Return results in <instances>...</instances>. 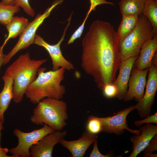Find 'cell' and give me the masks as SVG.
<instances>
[{"label": "cell", "instance_id": "cell-1", "mask_svg": "<svg viewBox=\"0 0 157 157\" xmlns=\"http://www.w3.org/2000/svg\"><path fill=\"white\" fill-rule=\"evenodd\" d=\"M116 31L110 23L97 20L82 41L81 66L101 90L113 83L121 63Z\"/></svg>", "mask_w": 157, "mask_h": 157}, {"label": "cell", "instance_id": "cell-2", "mask_svg": "<svg viewBox=\"0 0 157 157\" xmlns=\"http://www.w3.org/2000/svg\"><path fill=\"white\" fill-rule=\"evenodd\" d=\"M46 70L45 67L40 68L37 77L26 90L25 95L33 104L47 98L61 99L65 93V87L61 84L65 69L60 67L55 71Z\"/></svg>", "mask_w": 157, "mask_h": 157}, {"label": "cell", "instance_id": "cell-3", "mask_svg": "<svg viewBox=\"0 0 157 157\" xmlns=\"http://www.w3.org/2000/svg\"><path fill=\"white\" fill-rule=\"evenodd\" d=\"M47 61L46 58L31 59L29 53L26 52L7 68L5 74L11 77L13 81V99L15 103L22 102L26 88L36 79L40 67Z\"/></svg>", "mask_w": 157, "mask_h": 157}, {"label": "cell", "instance_id": "cell-4", "mask_svg": "<svg viewBox=\"0 0 157 157\" xmlns=\"http://www.w3.org/2000/svg\"><path fill=\"white\" fill-rule=\"evenodd\" d=\"M33 110L31 121L36 125H47L55 131L66 126L68 119L67 106L61 99L47 98L40 101Z\"/></svg>", "mask_w": 157, "mask_h": 157}, {"label": "cell", "instance_id": "cell-5", "mask_svg": "<svg viewBox=\"0 0 157 157\" xmlns=\"http://www.w3.org/2000/svg\"><path fill=\"white\" fill-rule=\"evenodd\" d=\"M156 35L148 19L142 14L139 15L137 24L134 30L119 43L121 62L133 56L139 55L144 44Z\"/></svg>", "mask_w": 157, "mask_h": 157}, {"label": "cell", "instance_id": "cell-6", "mask_svg": "<svg viewBox=\"0 0 157 157\" xmlns=\"http://www.w3.org/2000/svg\"><path fill=\"white\" fill-rule=\"evenodd\" d=\"M63 0H56L42 14L38 15L32 21L29 22L24 30L20 35L18 42L10 51L5 55L3 65L7 63L20 50L28 48L34 44L36 32L45 19L50 15L53 9L61 3Z\"/></svg>", "mask_w": 157, "mask_h": 157}, {"label": "cell", "instance_id": "cell-7", "mask_svg": "<svg viewBox=\"0 0 157 157\" xmlns=\"http://www.w3.org/2000/svg\"><path fill=\"white\" fill-rule=\"evenodd\" d=\"M55 131L47 125H44L42 128L29 132H24L18 129L13 131L17 138V145L9 149L12 154L10 157H30V147L47 134Z\"/></svg>", "mask_w": 157, "mask_h": 157}, {"label": "cell", "instance_id": "cell-8", "mask_svg": "<svg viewBox=\"0 0 157 157\" xmlns=\"http://www.w3.org/2000/svg\"><path fill=\"white\" fill-rule=\"evenodd\" d=\"M135 109V106L132 105L118 111L113 116L100 117L102 132L120 135L124 133V130H126L135 135L140 134L141 131L139 129H132L129 128L126 120L129 114Z\"/></svg>", "mask_w": 157, "mask_h": 157}, {"label": "cell", "instance_id": "cell-9", "mask_svg": "<svg viewBox=\"0 0 157 157\" xmlns=\"http://www.w3.org/2000/svg\"><path fill=\"white\" fill-rule=\"evenodd\" d=\"M72 14V13L68 19L67 24L64 29L61 38L56 44H50L39 35L36 34L35 35L34 44L43 47L48 52L51 59L52 70H57L60 67L64 68L65 70L69 71L74 69L73 64L64 57L60 48L62 42L64 40L66 31L70 24Z\"/></svg>", "mask_w": 157, "mask_h": 157}, {"label": "cell", "instance_id": "cell-10", "mask_svg": "<svg viewBox=\"0 0 157 157\" xmlns=\"http://www.w3.org/2000/svg\"><path fill=\"white\" fill-rule=\"evenodd\" d=\"M157 64L152 63L148 68L146 88L143 98L135 105L140 117L144 118L150 115L157 90Z\"/></svg>", "mask_w": 157, "mask_h": 157}, {"label": "cell", "instance_id": "cell-11", "mask_svg": "<svg viewBox=\"0 0 157 157\" xmlns=\"http://www.w3.org/2000/svg\"><path fill=\"white\" fill-rule=\"evenodd\" d=\"M66 130L54 131L42 138L30 149L32 157H51L55 146L67 135Z\"/></svg>", "mask_w": 157, "mask_h": 157}, {"label": "cell", "instance_id": "cell-12", "mask_svg": "<svg viewBox=\"0 0 157 157\" xmlns=\"http://www.w3.org/2000/svg\"><path fill=\"white\" fill-rule=\"evenodd\" d=\"M148 68L143 70L132 69L129 84V88L124 97L125 101L134 99L136 101L141 100L144 94V89L146 84V76Z\"/></svg>", "mask_w": 157, "mask_h": 157}, {"label": "cell", "instance_id": "cell-13", "mask_svg": "<svg viewBox=\"0 0 157 157\" xmlns=\"http://www.w3.org/2000/svg\"><path fill=\"white\" fill-rule=\"evenodd\" d=\"M138 57L139 55L133 56L121 63L118 76L113 83L117 90L116 97L120 100L124 99L126 93L131 72Z\"/></svg>", "mask_w": 157, "mask_h": 157}, {"label": "cell", "instance_id": "cell-14", "mask_svg": "<svg viewBox=\"0 0 157 157\" xmlns=\"http://www.w3.org/2000/svg\"><path fill=\"white\" fill-rule=\"evenodd\" d=\"M97 137L96 134L91 133L86 130L78 140L69 141L63 138L59 143L68 150L72 157H83L88 148L97 140Z\"/></svg>", "mask_w": 157, "mask_h": 157}, {"label": "cell", "instance_id": "cell-15", "mask_svg": "<svg viewBox=\"0 0 157 157\" xmlns=\"http://www.w3.org/2000/svg\"><path fill=\"white\" fill-rule=\"evenodd\" d=\"M139 129L141 131L140 134L135 135L130 138L133 151L129 157H136L147 146L152 137L157 134V125L151 123H146Z\"/></svg>", "mask_w": 157, "mask_h": 157}, {"label": "cell", "instance_id": "cell-16", "mask_svg": "<svg viewBox=\"0 0 157 157\" xmlns=\"http://www.w3.org/2000/svg\"><path fill=\"white\" fill-rule=\"evenodd\" d=\"M157 50V35L147 41L142 47L139 57L134 64L135 65V68L138 70H143L150 67Z\"/></svg>", "mask_w": 157, "mask_h": 157}, {"label": "cell", "instance_id": "cell-17", "mask_svg": "<svg viewBox=\"0 0 157 157\" xmlns=\"http://www.w3.org/2000/svg\"><path fill=\"white\" fill-rule=\"evenodd\" d=\"M2 79L4 85L0 93V119L4 122V113L7 110L13 98V81L11 77L5 74Z\"/></svg>", "mask_w": 157, "mask_h": 157}, {"label": "cell", "instance_id": "cell-18", "mask_svg": "<svg viewBox=\"0 0 157 157\" xmlns=\"http://www.w3.org/2000/svg\"><path fill=\"white\" fill-rule=\"evenodd\" d=\"M28 19L23 17H13L11 22L6 25L8 35L1 47L3 48L8 40L20 35L29 23Z\"/></svg>", "mask_w": 157, "mask_h": 157}, {"label": "cell", "instance_id": "cell-19", "mask_svg": "<svg viewBox=\"0 0 157 157\" xmlns=\"http://www.w3.org/2000/svg\"><path fill=\"white\" fill-rule=\"evenodd\" d=\"M146 0H121L118 3L122 15L139 16L142 14Z\"/></svg>", "mask_w": 157, "mask_h": 157}, {"label": "cell", "instance_id": "cell-20", "mask_svg": "<svg viewBox=\"0 0 157 157\" xmlns=\"http://www.w3.org/2000/svg\"><path fill=\"white\" fill-rule=\"evenodd\" d=\"M138 16L122 15L121 22L116 31L119 43L134 30L137 23Z\"/></svg>", "mask_w": 157, "mask_h": 157}, {"label": "cell", "instance_id": "cell-21", "mask_svg": "<svg viewBox=\"0 0 157 157\" xmlns=\"http://www.w3.org/2000/svg\"><path fill=\"white\" fill-rule=\"evenodd\" d=\"M142 14L149 20L157 35V0H146Z\"/></svg>", "mask_w": 157, "mask_h": 157}, {"label": "cell", "instance_id": "cell-22", "mask_svg": "<svg viewBox=\"0 0 157 157\" xmlns=\"http://www.w3.org/2000/svg\"><path fill=\"white\" fill-rule=\"evenodd\" d=\"M20 10L18 6L5 5L0 1V23L5 26L8 24L12 20L14 15Z\"/></svg>", "mask_w": 157, "mask_h": 157}, {"label": "cell", "instance_id": "cell-23", "mask_svg": "<svg viewBox=\"0 0 157 157\" xmlns=\"http://www.w3.org/2000/svg\"><path fill=\"white\" fill-rule=\"evenodd\" d=\"M86 130L96 134L102 132V123L100 117L90 115L88 117L86 124Z\"/></svg>", "mask_w": 157, "mask_h": 157}, {"label": "cell", "instance_id": "cell-24", "mask_svg": "<svg viewBox=\"0 0 157 157\" xmlns=\"http://www.w3.org/2000/svg\"><path fill=\"white\" fill-rule=\"evenodd\" d=\"M15 5L22 8L28 15L32 17L34 16L35 12L30 5L29 0H15Z\"/></svg>", "mask_w": 157, "mask_h": 157}, {"label": "cell", "instance_id": "cell-25", "mask_svg": "<svg viewBox=\"0 0 157 157\" xmlns=\"http://www.w3.org/2000/svg\"><path fill=\"white\" fill-rule=\"evenodd\" d=\"M90 13L88 11L83 23L72 35L68 41L67 44L69 45L72 44L76 39L80 38L84 30L85 24Z\"/></svg>", "mask_w": 157, "mask_h": 157}, {"label": "cell", "instance_id": "cell-26", "mask_svg": "<svg viewBox=\"0 0 157 157\" xmlns=\"http://www.w3.org/2000/svg\"><path fill=\"white\" fill-rule=\"evenodd\" d=\"M102 90L104 96L107 98L116 97L117 93V88L113 83L107 84Z\"/></svg>", "mask_w": 157, "mask_h": 157}, {"label": "cell", "instance_id": "cell-27", "mask_svg": "<svg viewBox=\"0 0 157 157\" xmlns=\"http://www.w3.org/2000/svg\"><path fill=\"white\" fill-rule=\"evenodd\" d=\"M93 143V147L90 154V157H110L114 156V153L112 151H110L106 155L101 154L98 148L97 140H96Z\"/></svg>", "mask_w": 157, "mask_h": 157}, {"label": "cell", "instance_id": "cell-28", "mask_svg": "<svg viewBox=\"0 0 157 157\" xmlns=\"http://www.w3.org/2000/svg\"><path fill=\"white\" fill-rule=\"evenodd\" d=\"M157 150V134L151 139L148 145L142 151L143 154L153 153Z\"/></svg>", "mask_w": 157, "mask_h": 157}, {"label": "cell", "instance_id": "cell-29", "mask_svg": "<svg viewBox=\"0 0 157 157\" xmlns=\"http://www.w3.org/2000/svg\"><path fill=\"white\" fill-rule=\"evenodd\" d=\"M155 123L157 124V113L156 112L151 116L144 118V119L140 120L135 121L134 124L137 127H139L145 123Z\"/></svg>", "mask_w": 157, "mask_h": 157}, {"label": "cell", "instance_id": "cell-30", "mask_svg": "<svg viewBox=\"0 0 157 157\" xmlns=\"http://www.w3.org/2000/svg\"><path fill=\"white\" fill-rule=\"evenodd\" d=\"M90 6L88 11L90 13L92 10H94L97 6L102 4H109L113 6L115 5L113 2L107 1L105 0H90Z\"/></svg>", "mask_w": 157, "mask_h": 157}, {"label": "cell", "instance_id": "cell-31", "mask_svg": "<svg viewBox=\"0 0 157 157\" xmlns=\"http://www.w3.org/2000/svg\"><path fill=\"white\" fill-rule=\"evenodd\" d=\"M9 149L6 148H2L0 147V157H10L7 154Z\"/></svg>", "mask_w": 157, "mask_h": 157}, {"label": "cell", "instance_id": "cell-32", "mask_svg": "<svg viewBox=\"0 0 157 157\" xmlns=\"http://www.w3.org/2000/svg\"><path fill=\"white\" fill-rule=\"evenodd\" d=\"M15 0H2L1 3L8 6H14Z\"/></svg>", "mask_w": 157, "mask_h": 157}, {"label": "cell", "instance_id": "cell-33", "mask_svg": "<svg viewBox=\"0 0 157 157\" xmlns=\"http://www.w3.org/2000/svg\"><path fill=\"white\" fill-rule=\"evenodd\" d=\"M3 49L0 47V70L1 66L3 65L5 56L3 53Z\"/></svg>", "mask_w": 157, "mask_h": 157}, {"label": "cell", "instance_id": "cell-34", "mask_svg": "<svg viewBox=\"0 0 157 157\" xmlns=\"http://www.w3.org/2000/svg\"><path fill=\"white\" fill-rule=\"evenodd\" d=\"M143 156L144 157H157V154L153 153L143 154Z\"/></svg>", "mask_w": 157, "mask_h": 157}, {"label": "cell", "instance_id": "cell-35", "mask_svg": "<svg viewBox=\"0 0 157 157\" xmlns=\"http://www.w3.org/2000/svg\"><path fill=\"white\" fill-rule=\"evenodd\" d=\"M4 123V121H2L0 119V147H1L0 145V140H1V130L3 129V124Z\"/></svg>", "mask_w": 157, "mask_h": 157}]
</instances>
